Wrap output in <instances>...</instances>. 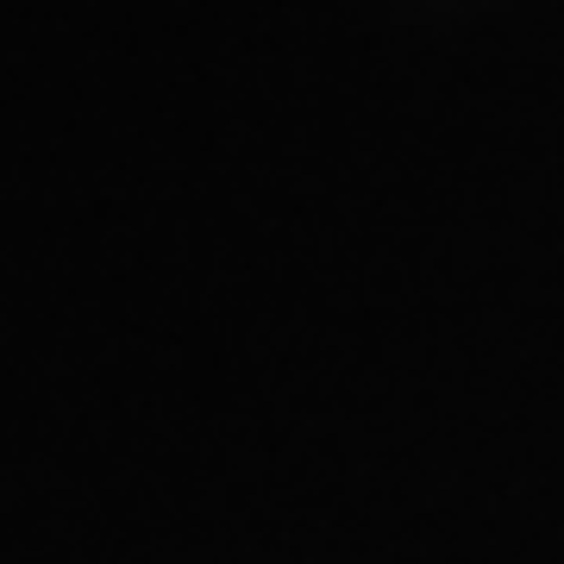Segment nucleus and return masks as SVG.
I'll return each mask as SVG.
<instances>
[]
</instances>
